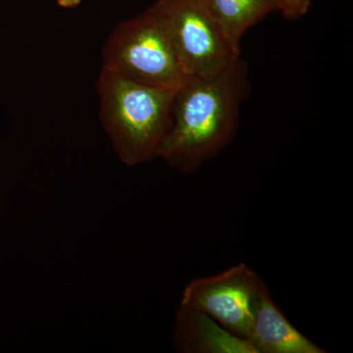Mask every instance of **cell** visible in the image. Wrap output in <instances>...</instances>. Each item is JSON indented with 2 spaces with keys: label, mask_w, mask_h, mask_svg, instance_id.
I'll return each mask as SVG.
<instances>
[{
  "label": "cell",
  "mask_w": 353,
  "mask_h": 353,
  "mask_svg": "<svg viewBox=\"0 0 353 353\" xmlns=\"http://www.w3.org/2000/svg\"><path fill=\"white\" fill-rule=\"evenodd\" d=\"M248 90L241 57L213 75L188 79L176 90L159 158L176 171L194 173L217 157L236 137Z\"/></svg>",
  "instance_id": "cell-1"
},
{
  "label": "cell",
  "mask_w": 353,
  "mask_h": 353,
  "mask_svg": "<svg viewBox=\"0 0 353 353\" xmlns=\"http://www.w3.org/2000/svg\"><path fill=\"white\" fill-rule=\"evenodd\" d=\"M175 92L102 67L97 81L101 124L123 163L138 166L159 157Z\"/></svg>",
  "instance_id": "cell-2"
},
{
  "label": "cell",
  "mask_w": 353,
  "mask_h": 353,
  "mask_svg": "<svg viewBox=\"0 0 353 353\" xmlns=\"http://www.w3.org/2000/svg\"><path fill=\"white\" fill-rule=\"evenodd\" d=\"M102 59L103 68L146 85L176 90L189 79L163 26L150 8L113 30Z\"/></svg>",
  "instance_id": "cell-3"
},
{
  "label": "cell",
  "mask_w": 353,
  "mask_h": 353,
  "mask_svg": "<svg viewBox=\"0 0 353 353\" xmlns=\"http://www.w3.org/2000/svg\"><path fill=\"white\" fill-rule=\"evenodd\" d=\"M150 10L163 26L188 78L217 73L241 57L197 0H158Z\"/></svg>",
  "instance_id": "cell-4"
},
{
  "label": "cell",
  "mask_w": 353,
  "mask_h": 353,
  "mask_svg": "<svg viewBox=\"0 0 353 353\" xmlns=\"http://www.w3.org/2000/svg\"><path fill=\"white\" fill-rule=\"evenodd\" d=\"M264 285L250 267L239 263L216 275L190 281L180 304L201 311L232 334L248 340Z\"/></svg>",
  "instance_id": "cell-5"
},
{
  "label": "cell",
  "mask_w": 353,
  "mask_h": 353,
  "mask_svg": "<svg viewBox=\"0 0 353 353\" xmlns=\"http://www.w3.org/2000/svg\"><path fill=\"white\" fill-rule=\"evenodd\" d=\"M248 341L255 353H325L287 319L266 285L260 294Z\"/></svg>",
  "instance_id": "cell-6"
},
{
  "label": "cell",
  "mask_w": 353,
  "mask_h": 353,
  "mask_svg": "<svg viewBox=\"0 0 353 353\" xmlns=\"http://www.w3.org/2000/svg\"><path fill=\"white\" fill-rule=\"evenodd\" d=\"M174 343L183 353H255L250 341L201 311L182 304L176 311Z\"/></svg>",
  "instance_id": "cell-7"
},
{
  "label": "cell",
  "mask_w": 353,
  "mask_h": 353,
  "mask_svg": "<svg viewBox=\"0 0 353 353\" xmlns=\"http://www.w3.org/2000/svg\"><path fill=\"white\" fill-rule=\"evenodd\" d=\"M236 50L246 31L277 10L274 0H197Z\"/></svg>",
  "instance_id": "cell-8"
},
{
  "label": "cell",
  "mask_w": 353,
  "mask_h": 353,
  "mask_svg": "<svg viewBox=\"0 0 353 353\" xmlns=\"http://www.w3.org/2000/svg\"><path fill=\"white\" fill-rule=\"evenodd\" d=\"M277 10L287 19L296 20L303 17L310 9L312 0H274Z\"/></svg>",
  "instance_id": "cell-9"
},
{
  "label": "cell",
  "mask_w": 353,
  "mask_h": 353,
  "mask_svg": "<svg viewBox=\"0 0 353 353\" xmlns=\"http://www.w3.org/2000/svg\"><path fill=\"white\" fill-rule=\"evenodd\" d=\"M55 2L62 8L72 9L80 6L82 0H55Z\"/></svg>",
  "instance_id": "cell-10"
}]
</instances>
